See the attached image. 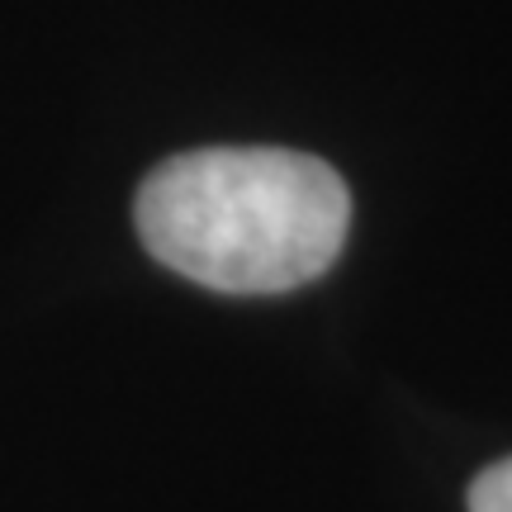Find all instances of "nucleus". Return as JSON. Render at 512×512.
I'll use <instances>...</instances> for the list:
<instances>
[{
	"mask_svg": "<svg viewBox=\"0 0 512 512\" xmlns=\"http://www.w3.org/2000/svg\"><path fill=\"white\" fill-rule=\"evenodd\" d=\"M133 223L166 271L204 290L285 294L342 256L351 190L309 152L200 147L147 176Z\"/></svg>",
	"mask_w": 512,
	"mask_h": 512,
	"instance_id": "f257e3e1",
	"label": "nucleus"
},
{
	"mask_svg": "<svg viewBox=\"0 0 512 512\" xmlns=\"http://www.w3.org/2000/svg\"><path fill=\"white\" fill-rule=\"evenodd\" d=\"M470 512H512V456L470 484Z\"/></svg>",
	"mask_w": 512,
	"mask_h": 512,
	"instance_id": "f03ea898",
	"label": "nucleus"
}]
</instances>
